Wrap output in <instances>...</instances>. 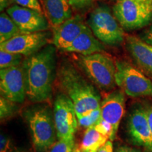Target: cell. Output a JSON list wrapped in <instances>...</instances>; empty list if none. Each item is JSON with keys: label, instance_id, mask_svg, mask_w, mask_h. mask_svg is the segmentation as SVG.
Masks as SVG:
<instances>
[{"label": "cell", "instance_id": "cell-1", "mask_svg": "<svg viewBox=\"0 0 152 152\" xmlns=\"http://www.w3.org/2000/svg\"><path fill=\"white\" fill-rule=\"evenodd\" d=\"M54 47L47 45L23 62L26 95L31 102H42L51 97L56 70Z\"/></svg>", "mask_w": 152, "mask_h": 152}, {"label": "cell", "instance_id": "cell-2", "mask_svg": "<svg viewBox=\"0 0 152 152\" xmlns=\"http://www.w3.org/2000/svg\"><path fill=\"white\" fill-rule=\"evenodd\" d=\"M60 85L75 107L77 118L101 107V96L95 87L69 63H63L58 72Z\"/></svg>", "mask_w": 152, "mask_h": 152}, {"label": "cell", "instance_id": "cell-3", "mask_svg": "<svg viewBox=\"0 0 152 152\" xmlns=\"http://www.w3.org/2000/svg\"><path fill=\"white\" fill-rule=\"evenodd\" d=\"M26 118L37 152L46 151L56 142L54 114L48 106H37L26 112Z\"/></svg>", "mask_w": 152, "mask_h": 152}, {"label": "cell", "instance_id": "cell-4", "mask_svg": "<svg viewBox=\"0 0 152 152\" xmlns=\"http://www.w3.org/2000/svg\"><path fill=\"white\" fill-rule=\"evenodd\" d=\"M78 64L87 77L102 90H111L116 85V66L107 55L100 52L82 55L78 58Z\"/></svg>", "mask_w": 152, "mask_h": 152}, {"label": "cell", "instance_id": "cell-5", "mask_svg": "<svg viewBox=\"0 0 152 152\" xmlns=\"http://www.w3.org/2000/svg\"><path fill=\"white\" fill-rule=\"evenodd\" d=\"M89 27L99 40L110 46H117L125 39L123 28L106 6H101L91 13Z\"/></svg>", "mask_w": 152, "mask_h": 152}, {"label": "cell", "instance_id": "cell-6", "mask_svg": "<svg viewBox=\"0 0 152 152\" xmlns=\"http://www.w3.org/2000/svg\"><path fill=\"white\" fill-rule=\"evenodd\" d=\"M113 14L123 29H140L152 21V1L117 0Z\"/></svg>", "mask_w": 152, "mask_h": 152}, {"label": "cell", "instance_id": "cell-7", "mask_svg": "<svg viewBox=\"0 0 152 152\" xmlns=\"http://www.w3.org/2000/svg\"><path fill=\"white\" fill-rule=\"evenodd\" d=\"M115 84L131 97L152 96V80L124 61L115 62Z\"/></svg>", "mask_w": 152, "mask_h": 152}, {"label": "cell", "instance_id": "cell-8", "mask_svg": "<svg viewBox=\"0 0 152 152\" xmlns=\"http://www.w3.org/2000/svg\"><path fill=\"white\" fill-rule=\"evenodd\" d=\"M54 119L58 140H75L74 136L78 126V120L73 102L65 94H59L56 97Z\"/></svg>", "mask_w": 152, "mask_h": 152}, {"label": "cell", "instance_id": "cell-9", "mask_svg": "<svg viewBox=\"0 0 152 152\" xmlns=\"http://www.w3.org/2000/svg\"><path fill=\"white\" fill-rule=\"evenodd\" d=\"M1 96L15 103H22L26 95V85L22 64L0 70Z\"/></svg>", "mask_w": 152, "mask_h": 152}, {"label": "cell", "instance_id": "cell-10", "mask_svg": "<svg viewBox=\"0 0 152 152\" xmlns=\"http://www.w3.org/2000/svg\"><path fill=\"white\" fill-rule=\"evenodd\" d=\"M49 37L50 34L45 31L21 33L1 43L0 50L28 56L45 47Z\"/></svg>", "mask_w": 152, "mask_h": 152}, {"label": "cell", "instance_id": "cell-11", "mask_svg": "<svg viewBox=\"0 0 152 152\" xmlns=\"http://www.w3.org/2000/svg\"><path fill=\"white\" fill-rule=\"evenodd\" d=\"M7 13L23 33L42 32L49 28V23L42 13L34 9L14 5L7 9Z\"/></svg>", "mask_w": 152, "mask_h": 152}, {"label": "cell", "instance_id": "cell-12", "mask_svg": "<svg viewBox=\"0 0 152 152\" xmlns=\"http://www.w3.org/2000/svg\"><path fill=\"white\" fill-rule=\"evenodd\" d=\"M129 136L134 144L152 152V135L145 108H135L128 121Z\"/></svg>", "mask_w": 152, "mask_h": 152}, {"label": "cell", "instance_id": "cell-13", "mask_svg": "<svg viewBox=\"0 0 152 152\" xmlns=\"http://www.w3.org/2000/svg\"><path fill=\"white\" fill-rule=\"evenodd\" d=\"M100 109L101 119L111 126L114 140L116 137L120 123L125 113V93L121 90L111 92L102 101Z\"/></svg>", "mask_w": 152, "mask_h": 152}, {"label": "cell", "instance_id": "cell-14", "mask_svg": "<svg viewBox=\"0 0 152 152\" xmlns=\"http://www.w3.org/2000/svg\"><path fill=\"white\" fill-rule=\"evenodd\" d=\"M85 26L80 16H72L56 28L52 39L53 45L57 49L64 51L78 37Z\"/></svg>", "mask_w": 152, "mask_h": 152}, {"label": "cell", "instance_id": "cell-15", "mask_svg": "<svg viewBox=\"0 0 152 152\" xmlns=\"http://www.w3.org/2000/svg\"><path fill=\"white\" fill-rule=\"evenodd\" d=\"M127 48L137 64L152 74V46L142 39L129 35L126 37Z\"/></svg>", "mask_w": 152, "mask_h": 152}, {"label": "cell", "instance_id": "cell-16", "mask_svg": "<svg viewBox=\"0 0 152 152\" xmlns=\"http://www.w3.org/2000/svg\"><path fill=\"white\" fill-rule=\"evenodd\" d=\"M93 34L92 30L86 26L78 37L64 52L78 53L82 55L101 52L104 49L103 45Z\"/></svg>", "mask_w": 152, "mask_h": 152}, {"label": "cell", "instance_id": "cell-17", "mask_svg": "<svg viewBox=\"0 0 152 152\" xmlns=\"http://www.w3.org/2000/svg\"><path fill=\"white\" fill-rule=\"evenodd\" d=\"M49 22L55 28L72 17L71 6L68 0H41Z\"/></svg>", "mask_w": 152, "mask_h": 152}, {"label": "cell", "instance_id": "cell-18", "mask_svg": "<svg viewBox=\"0 0 152 152\" xmlns=\"http://www.w3.org/2000/svg\"><path fill=\"white\" fill-rule=\"evenodd\" d=\"M108 140H109V137L99 132L93 126L85 130L81 142L80 148L82 149L98 151V149L105 144Z\"/></svg>", "mask_w": 152, "mask_h": 152}, {"label": "cell", "instance_id": "cell-19", "mask_svg": "<svg viewBox=\"0 0 152 152\" xmlns=\"http://www.w3.org/2000/svg\"><path fill=\"white\" fill-rule=\"evenodd\" d=\"M22 33L8 14L1 13L0 16V43L4 42Z\"/></svg>", "mask_w": 152, "mask_h": 152}, {"label": "cell", "instance_id": "cell-20", "mask_svg": "<svg viewBox=\"0 0 152 152\" xmlns=\"http://www.w3.org/2000/svg\"><path fill=\"white\" fill-rule=\"evenodd\" d=\"M23 62V55L14 53L7 52L5 51H0V68L14 67L21 65Z\"/></svg>", "mask_w": 152, "mask_h": 152}, {"label": "cell", "instance_id": "cell-21", "mask_svg": "<svg viewBox=\"0 0 152 152\" xmlns=\"http://www.w3.org/2000/svg\"><path fill=\"white\" fill-rule=\"evenodd\" d=\"M17 106L14 102L7 99L1 96L0 98V118L1 121L7 119L14 115Z\"/></svg>", "mask_w": 152, "mask_h": 152}, {"label": "cell", "instance_id": "cell-22", "mask_svg": "<svg viewBox=\"0 0 152 152\" xmlns=\"http://www.w3.org/2000/svg\"><path fill=\"white\" fill-rule=\"evenodd\" d=\"M101 119V109H96L94 111L91 112V113L87 114V115H83L79 118L78 120V125L83 127L84 128H89L93 127Z\"/></svg>", "mask_w": 152, "mask_h": 152}, {"label": "cell", "instance_id": "cell-23", "mask_svg": "<svg viewBox=\"0 0 152 152\" xmlns=\"http://www.w3.org/2000/svg\"><path fill=\"white\" fill-rule=\"evenodd\" d=\"M75 146V140H58L47 150V152H72Z\"/></svg>", "mask_w": 152, "mask_h": 152}, {"label": "cell", "instance_id": "cell-24", "mask_svg": "<svg viewBox=\"0 0 152 152\" xmlns=\"http://www.w3.org/2000/svg\"><path fill=\"white\" fill-rule=\"evenodd\" d=\"M0 152H21L15 145L10 138L1 134L0 137Z\"/></svg>", "mask_w": 152, "mask_h": 152}, {"label": "cell", "instance_id": "cell-25", "mask_svg": "<svg viewBox=\"0 0 152 152\" xmlns=\"http://www.w3.org/2000/svg\"><path fill=\"white\" fill-rule=\"evenodd\" d=\"M17 4L21 7L34 9L42 13V8L38 0H14Z\"/></svg>", "mask_w": 152, "mask_h": 152}, {"label": "cell", "instance_id": "cell-26", "mask_svg": "<svg viewBox=\"0 0 152 152\" xmlns=\"http://www.w3.org/2000/svg\"><path fill=\"white\" fill-rule=\"evenodd\" d=\"M70 5L75 9L85 10L90 8L93 3V0H68Z\"/></svg>", "mask_w": 152, "mask_h": 152}, {"label": "cell", "instance_id": "cell-27", "mask_svg": "<svg viewBox=\"0 0 152 152\" xmlns=\"http://www.w3.org/2000/svg\"><path fill=\"white\" fill-rule=\"evenodd\" d=\"M141 39L152 46V26L144 32L141 36Z\"/></svg>", "mask_w": 152, "mask_h": 152}, {"label": "cell", "instance_id": "cell-28", "mask_svg": "<svg viewBox=\"0 0 152 152\" xmlns=\"http://www.w3.org/2000/svg\"><path fill=\"white\" fill-rule=\"evenodd\" d=\"M97 152H113V143L111 140H108L105 144H104L98 149Z\"/></svg>", "mask_w": 152, "mask_h": 152}, {"label": "cell", "instance_id": "cell-29", "mask_svg": "<svg viewBox=\"0 0 152 152\" xmlns=\"http://www.w3.org/2000/svg\"><path fill=\"white\" fill-rule=\"evenodd\" d=\"M146 113H147L148 121H149V124L150 127V130H151V135H152V105L147 106L145 108Z\"/></svg>", "mask_w": 152, "mask_h": 152}, {"label": "cell", "instance_id": "cell-30", "mask_svg": "<svg viewBox=\"0 0 152 152\" xmlns=\"http://www.w3.org/2000/svg\"><path fill=\"white\" fill-rule=\"evenodd\" d=\"M116 152H140L135 148H132L128 146H121L118 148Z\"/></svg>", "mask_w": 152, "mask_h": 152}, {"label": "cell", "instance_id": "cell-31", "mask_svg": "<svg viewBox=\"0 0 152 152\" xmlns=\"http://www.w3.org/2000/svg\"><path fill=\"white\" fill-rule=\"evenodd\" d=\"M10 3V0H0V8L1 11H3Z\"/></svg>", "mask_w": 152, "mask_h": 152}, {"label": "cell", "instance_id": "cell-32", "mask_svg": "<svg viewBox=\"0 0 152 152\" xmlns=\"http://www.w3.org/2000/svg\"><path fill=\"white\" fill-rule=\"evenodd\" d=\"M72 152H81L80 147H79L78 144H75V147H74V149Z\"/></svg>", "mask_w": 152, "mask_h": 152}, {"label": "cell", "instance_id": "cell-33", "mask_svg": "<svg viewBox=\"0 0 152 152\" xmlns=\"http://www.w3.org/2000/svg\"><path fill=\"white\" fill-rule=\"evenodd\" d=\"M81 152H97V151H94V150H87V149H82Z\"/></svg>", "mask_w": 152, "mask_h": 152}, {"label": "cell", "instance_id": "cell-34", "mask_svg": "<svg viewBox=\"0 0 152 152\" xmlns=\"http://www.w3.org/2000/svg\"><path fill=\"white\" fill-rule=\"evenodd\" d=\"M140 1H152V0H140Z\"/></svg>", "mask_w": 152, "mask_h": 152}]
</instances>
